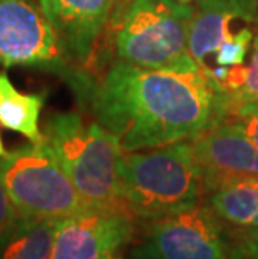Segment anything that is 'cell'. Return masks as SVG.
Segmentation results:
<instances>
[{
    "label": "cell",
    "instance_id": "obj_1",
    "mask_svg": "<svg viewBox=\"0 0 258 259\" xmlns=\"http://www.w3.org/2000/svg\"><path fill=\"white\" fill-rule=\"evenodd\" d=\"M92 114L124 152L193 141L225 117L223 96L201 70L116 62L87 94Z\"/></svg>",
    "mask_w": 258,
    "mask_h": 259
},
{
    "label": "cell",
    "instance_id": "obj_2",
    "mask_svg": "<svg viewBox=\"0 0 258 259\" xmlns=\"http://www.w3.org/2000/svg\"><path fill=\"white\" fill-rule=\"evenodd\" d=\"M119 196L134 219L155 221L188 211L205 197V179L190 141L123 152Z\"/></svg>",
    "mask_w": 258,
    "mask_h": 259
},
{
    "label": "cell",
    "instance_id": "obj_3",
    "mask_svg": "<svg viewBox=\"0 0 258 259\" xmlns=\"http://www.w3.org/2000/svg\"><path fill=\"white\" fill-rule=\"evenodd\" d=\"M195 5L178 0H121L109 20L118 62L141 69L201 70L188 49Z\"/></svg>",
    "mask_w": 258,
    "mask_h": 259
},
{
    "label": "cell",
    "instance_id": "obj_4",
    "mask_svg": "<svg viewBox=\"0 0 258 259\" xmlns=\"http://www.w3.org/2000/svg\"><path fill=\"white\" fill-rule=\"evenodd\" d=\"M42 134L91 209H126L119 196L118 166L123 156L118 137L78 112L51 114Z\"/></svg>",
    "mask_w": 258,
    "mask_h": 259
},
{
    "label": "cell",
    "instance_id": "obj_5",
    "mask_svg": "<svg viewBox=\"0 0 258 259\" xmlns=\"http://www.w3.org/2000/svg\"><path fill=\"white\" fill-rule=\"evenodd\" d=\"M0 181L22 216L65 219L91 209L46 137L5 152L0 157Z\"/></svg>",
    "mask_w": 258,
    "mask_h": 259
},
{
    "label": "cell",
    "instance_id": "obj_6",
    "mask_svg": "<svg viewBox=\"0 0 258 259\" xmlns=\"http://www.w3.org/2000/svg\"><path fill=\"white\" fill-rule=\"evenodd\" d=\"M0 65L60 74L86 97L92 85L69 69L39 0H0Z\"/></svg>",
    "mask_w": 258,
    "mask_h": 259
},
{
    "label": "cell",
    "instance_id": "obj_7",
    "mask_svg": "<svg viewBox=\"0 0 258 259\" xmlns=\"http://www.w3.org/2000/svg\"><path fill=\"white\" fill-rule=\"evenodd\" d=\"M138 259H228L223 223L205 202L155 221H148Z\"/></svg>",
    "mask_w": 258,
    "mask_h": 259
},
{
    "label": "cell",
    "instance_id": "obj_8",
    "mask_svg": "<svg viewBox=\"0 0 258 259\" xmlns=\"http://www.w3.org/2000/svg\"><path fill=\"white\" fill-rule=\"evenodd\" d=\"M134 233L128 209H86L59 221L51 259H113Z\"/></svg>",
    "mask_w": 258,
    "mask_h": 259
},
{
    "label": "cell",
    "instance_id": "obj_9",
    "mask_svg": "<svg viewBox=\"0 0 258 259\" xmlns=\"http://www.w3.org/2000/svg\"><path fill=\"white\" fill-rule=\"evenodd\" d=\"M121 0H39L69 62L86 64Z\"/></svg>",
    "mask_w": 258,
    "mask_h": 259
},
{
    "label": "cell",
    "instance_id": "obj_10",
    "mask_svg": "<svg viewBox=\"0 0 258 259\" xmlns=\"http://www.w3.org/2000/svg\"><path fill=\"white\" fill-rule=\"evenodd\" d=\"M205 179V194L225 183L258 178V147L237 125L222 120L191 141Z\"/></svg>",
    "mask_w": 258,
    "mask_h": 259
},
{
    "label": "cell",
    "instance_id": "obj_11",
    "mask_svg": "<svg viewBox=\"0 0 258 259\" xmlns=\"http://www.w3.org/2000/svg\"><path fill=\"white\" fill-rule=\"evenodd\" d=\"M243 20L233 0H196L195 14L190 22L188 49L203 74H208L218 49L227 42L233 20Z\"/></svg>",
    "mask_w": 258,
    "mask_h": 259
},
{
    "label": "cell",
    "instance_id": "obj_12",
    "mask_svg": "<svg viewBox=\"0 0 258 259\" xmlns=\"http://www.w3.org/2000/svg\"><path fill=\"white\" fill-rule=\"evenodd\" d=\"M59 221L15 212L0 233V259H51Z\"/></svg>",
    "mask_w": 258,
    "mask_h": 259
},
{
    "label": "cell",
    "instance_id": "obj_13",
    "mask_svg": "<svg viewBox=\"0 0 258 259\" xmlns=\"http://www.w3.org/2000/svg\"><path fill=\"white\" fill-rule=\"evenodd\" d=\"M205 196V204L225 226L258 228V178L225 183Z\"/></svg>",
    "mask_w": 258,
    "mask_h": 259
},
{
    "label": "cell",
    "instance_id": "obj_14",
    "mask_svg": "<svg viewBox=\"0 0 258 259\" xmlns=\"http://www.w3.org/2000/svg\"><path fill=\"white\" fill-rule=\"evenodd\" d=\"M46 94H24L0 70V125L39 142L44 134L39 127Z\"/></svg>",
    "mask_w": 258,
    "mask_h": 259
},
{
    "label": "cell",
    "instance_id": "obj_15",
    "mask_svg": "<svg viewBox=\"0 0 258 259\" xmlns=\"http://www.w3.org/2000/svg\"><path fill=\"white\" fill-rule=\"evenodd\" d=\"M223 94L225 115L241 104L258 101V34L251 42L248 65H238L228 70L227 80L223 84Z\"/></svg>",
    "mask_w": 258,
    "mask_h": 259
},
{
    "label": "cell",
    "instance_id": "obj_16",
    "mask_svg": "<svg viewBox=\"0 0 258 259\" xmlns=\"http://www.w3.org/2000/svg\"><path fill=\"white\" fill-rule=\"evenodd\" d=\"M253 37H255L253 32L250 29H246V27L235 32V34L230 37L227 42H223V46L218 49L216 56L211 62V69L208 70V74L205 75L208 77L216 69H232V67H238V65H243L245 59L250 52Z\"/></svg>",
    "mask_w": 258,
    "mask_h": 259
},
{
    "label": "cell",
    "instance_id": "obj_17",
    "mask_svg": "<svg viewBox=\"0 0 258 259\" xmlns=\"http://www.w3.org/2000/svg\"><path fill=\"white\" fill-rule=\"evenodd\" d=\"M223 228L228 259H258V228Z\"/></svg>",
    "mask_w": 258,
    "mask_h": 259
},
{
    "label": "cell",
    "instance_id": "obj_18",
    "mask_svg": "<svg viewBox=\"0 0 258 259\" xmlns=\"http://www.w3.org/2000/svg\"><path fill=\"white\" fill-rule=\"evenodd\" d=\"M223 120L237 125V127L258 147V109H251L246 106L235 107L225 115ZM219 122H222V120H219Z\"/></svg>",
    "mask_w": 258,
    "mask_h": 259
},
{
    "label": "cell",
    "instance_id": "obj_19",
    "mask_svg": "<svg viewBox=\"0 0 258 259\" xmlns=\"http://www.w3.org/2000/svg\"><path fill=\"white\" fill-rule=\"evenodd\" d=\"M15 214V209L10 202L7 192H5L4 186H2V181H0V233L5 229V226L10 223V219L14 218Z\"/></svg>",
    "mask_w": 258,
    "mask_h": 259
},
{
    "label": "cell",
    "instance_id": "obj_20",
    "mask_svg": "<svg viewBox=\"0 0 258 259\" xmlns=\"http://www.w3.org/2000/svg\"><path fill=\"white\" fill-rule=\"evenodd\" d=\"M241 17L250 24H258V0H233Z\"/></svg>",
    "mask_w": 258,
    "mask_h": 259
},
{
    "label": "cell",
    "instance_id": "obj_21",
    "mask_svg": "<svg viewBox=\"0 0 258 259\" xmlns=\"http://www.w3.org/2000/svg\"><path fill=\"white\" fill-rule=\"evenodd\" d=\"M241 106H246V107H251V109H258V101L253 102H246V104H241ZM240 107V106H238Z\"/></svg>",
    "mask_w": 258,
    "mask_h": 259
},
{
    "label": "cell",
    "instance_id": "obj_22",
    "mask_svg": "<svg viewBox=\"0 0 258 259\" xmlns=\"http://www.w3.org/2000/svg\"><path fill=\"white\" fill-rule=\"evenodd\" d=\"M5 152H7V151H5V146H4V139H2V134H0V157H2Z\"/></svg>",
    "mask_w": 258,
    "mask_h": 259
},
{
    "label": "cell",
    "instance_id": "obj_23",
    "mask_svg": "<svg viewBox=\"0 0 258 259\" xmlns=\"http://www.w3.org/2000/svg\"><path fill=\"white\" fill-rule=\"evenodd\" d=\"M178 2H181V4H195L196 0H178Z\"/></svg>",
    "mask_w": 258,
    "mask_h": 259
},
{
    "label": "cell",
    "instance_id": "obj_24",
    "mask_svg": "<svg viewBox=\"0 0 258 259\" xmlns=\"http://www.w3.org/2000/svg\"><path fill=\"white\" fill-rule=\"evenodd\" d=\"M113 259H123V257H113Z\"/></svg>",
    "mask_w": 258,
    "mask_h": 259
}]
</instances>
